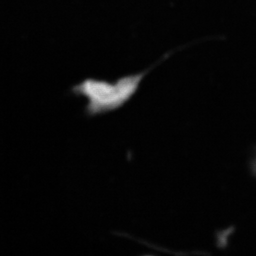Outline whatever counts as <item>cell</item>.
Returning a JSON list of instances; mask_svg holds the SVG:
<instances>
[{"mask_svg": "<svg viewBox=\"0 0 256 256\" xmlns=\"http://www.w3.org/2000/svg\"><path fill=\"white\" fill-rule=\"evenodd\" d=\"M171 52L143 71L122 76L114 82L87 78L75 86L72 92L87 98L86 111L89 116H96L120 110L135 96L146 76L168 59Z\"/></svg>", "mask_w": 256, "mask_h": 256, "instance_id": "1", "label": "cell"}, {"mask_svg": "<svg viewBox=\"0 0 256 256\" xmlns=\"http://www.w3.org/2000/svg\"><path fill=\"white\" fill-rule=\"evenodd\" d=\"M250 168L252 174L256 175V151L255 152L254 158H252V159L250 165Z\"/></svg>", "mask_w": 256, "mask_h": 256, "instance_id": "2", "label": "cell"}]
</instances>
